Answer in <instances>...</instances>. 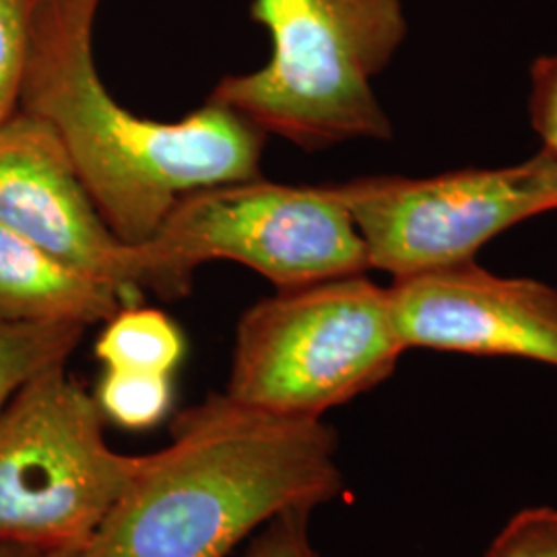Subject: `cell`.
<instances>
[{
    "mask_svg": "<svg viewBox=\"0 0 557 557\" xmlns=\"http://www.w3.org/2000/svg\"><path fill=\"white\" fill-rule=\"evenodd\" d=\"M312 510H289L259 531L244 557H322L310 537Z\"/></svg>",
    "mask_w": 557,
    "mask_h": 557,
    "instance_id": "obj_16",
    "label": "cell"
},
{
    "mask_svg": "<svg viewBox=\"0 0 557 557\" xmlns=\"http://www.w3.org/2000/svg\"><path fill=\"white\" fill-rule=\"evenodd\" d=\"M529 112L543 147L557 153V54L541 57L531 69Z\"/></svg>",
    "mask_w": 557,
    "mask_h": 557,
    "instance_id": "obj_17",
    "label": "cell"
},
{
    "mask_svg": "<svg viewBox=\"0 0 557 557\" xmlns=\"http://www.w3.org/2000/svg\"><path fill=\"white\" fill-rule=\"evenodd\" d=\"M403 351L388 289L366 273L331 278L242 314L225 393L275 416L322 419L391 379Z\"/></svg>",
    "mask_w": 557,
    "mask_h": 557,
    "instance_id": "obj_5",
    "label": "cell"
},
{
    "mask_svg": "<svg viewBox=\"0 0 557 557\" xmlns=\"http://www.w3.org/2000/svg\"><path fill=\"white\" fill-rule=\"evenodd\" d=\"M96 400L101 416L126 430H149L172 409V376L151 372L106 370Z\"/></svg>",
    "mask_w": 557,
    "mask_h": 557,
    "instance_id": "obj_13",
    "label": "cell"
},
{
    "mask_svg": "<svg viewBox=\"0 0 557 557\" xmlns=\"http://www.w3.org/2000/svg\"><path fill=\"white\" fill-rule=\"evenodd\" d=\"M0 225L112 285L126 304L143 296L135 246L101 218L59 135L21 110L0 124Z\"/></svg>",
    "mask_w": 557,
    "mask_h": 557,
    "instance_id": "obj_9",
    "label": "cell"
},
{
    "mask_svg": "<svg viewBox=\"0 0 557 557\" xmlns=\"http://www.w3.org/2000/svg\"><path fill=\"white\" fill-rule=\"evenodd\" d=\"M483 557H557L556 508H529L510 518Z\"/></svg>",
    "mask_w": 557,
    "mask_h": 557,
    "instance_id": "obj_15",
    "label": "cell"
},
{
    "mask_svg": "<svg viewBox=\"0 0 557 557\" xmlns=\"http://www.w3.org/2000/svg\"><path fill=\"white\" fill-rule=\"evenodd\" d=\"M96 397L52 366L0 411V543L87 549L139 469L103 436Z\"/></svg>",
    "mask_w": 557,
    "mask_h": 557,
    "instance_id": "obj_6",
    "label": "cell"
},
{
    "mask_svg": "<svg viewBox=\"0 0 557 557\" xmlns=\"http://www.w3.org/2000/svg\"><path fill=\"white\" fill-rule=\"evenodd\" d=\"M103 324L96 356L106 370L172 376L186 356V338L178 324L156 308L122 306Z\"/></svg>",
    "mask_w": 557,
    "mask_h": 557,
    "instance_id": "obj_11",
    "label": "cell"
},
{
    "mask_svg": "<svg viewBox=\"0 0 557 557\" xmlns=\"http://www.w3.org/2000/svg\"><path fill=\"white\" fill-rule=\"evenodd\" d=\"M44 557H96L89 549H62V552H48Z\"/></svg>",
    "mask_w": 557,
    "mask_h": 557,
    "instance_id": "obj_19",
    "label": "cell"
},
{
    "mask_svg": "<svg viewBox=\"0 0 557 557\" xmlns=\"http://www.w3.org/2000/svg\"><path fill=\"white\" fill-rule=\"evenodd\" d=\"M126 299L98 278L0 225V322H71L91 326Z\"/></svg>",
    "mask_w": 557,
    "mask_h": 557,
    "instance_id": "obj_10",
    "label": "cell"
},
{
    "mask_svg": "<svg viewBox=\"0 0 557 557\" xmlns=\"http://www.w3.org/2000/svg\"><path fill=\"white\" fill-rule=\"evenodd\" d=\"M337 432L209 395L176 413L91 545L96 557H227L289 510L341 496Z\"/></svg>",
    "mask_w": 557,
    "mask_h": 557,
    "instance_id": "obj_1",
    "label": "cell"
},
{
    "mask_svg": "<svg viewBox=\"0 0 557 557\" xmlns=\"http://www.w3.org/2000/svg\"><path fill=\"white\" fill-rule=\"evenodd\" d=\"M85 331L71 322H0V411L23 384L66 363Z\"/></svg>",
    "mask_w": 557,
    "mask_h": 557,
    "instance_id": "obj_12",
    "label": "cell"
},
{
    "mask_svg": "<svg viewBox=\"0 0 557 557\" xmlns=\"http://www.w3.org/2000/svg\"><path fill=\"white\" fill-rule=\"evenodd\" d=\"M0 557H44V552L13 543H0Z\"/></svg>",
    "mask_w": 557,
    "mask_h": 557,
    "instance_id": "obj_18",
    "label": "cell"
},
{
    "mask_svg": "<svg viewBox=\"0 0 557 557\" xmlns=\"http://www.w3.org/2000/svg\"><path fill=\"white\" fill-rule=\"evenodd\" d=\"M391 312L405 349L533 359L557 368V289L498 277L475 260L393 281Z\"/></svg>",
    "mask_w": 557,
    "mask_h": 557,
    "instance_id": "obj_8",
    "label": "cell"
},
{
    "mask_svg": "<svg viewBox=\"0 0 557 557\" xmlns=\"http://www.w3.org/2000/svg\"><path fill=\"white\" fill-rule=\"evenodd\" d=\"M140 289L184 298L200 264L232 260L277 292L370 271L366 244L331 186L252 178L184 195L160 230L135 244Z\"/></svg>",
    "mask_w": 557,
    "mask_h": 557,
    "instance_id": "obj_4",
    "label": "cell"
},
{
    "mask_svg": "<svg viewBox=\"0 0 557 557\" xmlns=\"http://www.w3.org/2000/svg\"><path fill=\"white\" fill-rule=\"evenodd\" d=\"M333 188L366 244L370 269L405 277L473 260L502 232L557 209V153L543 147L510 168L366 176Z\"/></svg>",
    "mask_w": 557,
    "mask_h": 557,
    "instance_id": "obj_7",
    "label": "cell"
},
{
    "mask_svg": "<svg viewBox=\"0 0 557 557\" xmlns=\"http://www.w3.org/2000/svg\"><path fill=\"white\" fill-rule=\"evenodd\" d=\"M100 2L36 0L20 110L59 135L101 218L135 246L160 230L184 195L259 178L267 135L211 100L176 122L124 108L96 64Z\"/></svg>",
    "mask_w": 557,
    "mask_h": 557,
    "instance_id": "obj_2",
    "label": "cell"
},
{
    "mask_svg": "<svg viewBox=\"0 0 557 557\" xmlns=\"http://www.w3.org/2000/svg\"><path fill=\"white\" fill-rule=\"evenodd\" d=\"M36 0H0V124L20 110Z\"/></svg>",
    "mask_w": 557,
    "mask_h": 557,
    "instance_id": "obj_14",
    "label": "cell"
},
{
    "mask_svg": "<svg viewBox=\"0 0 557 557\" xmlns=\"http://www.w3.org/2000/svg\"><path fill=\"white\" fill-rule=\"evenodd\" d=\"M250 13L271 34V59L223 77L209 100L308 151L391 140L372 79L407 38L403 0H255Z\"/></svg>",
    "mask_w": 557,
    "mask_h": 557,
    "instance_id": "obj_3",
    "label": "cell"
}]
</instances>
